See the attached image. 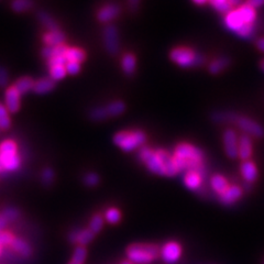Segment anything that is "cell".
<instances>
[{
    "label": "cell",
    "instance_id": "obj_1",
    "mask_svg": "<svg viewBox=\"0 0 264 264\" xmlns=\"http://www.w3.org/2000/svg\"><path fill=\"white\" fill-rule=\"evenodd\" d=\"M204 154L201 149L189 143H179L174 150V162L179 172L195 171L204 176Z\"/></svg>",
    "mask_w": 264,
    "mask_h": 264
},
{
    "label": "cell",
    "instance_id": "obj_2",
    "mask_svg": "<svg viewBox=\"0 0 264 264\" xmlns=\"http://www.w3.org/2000/svg\"><path fill=\"white\" fill-rule=\"evenodd\" d=\"M0 163L4 172H14L21 165V158L18 153V146L11 139L0 143Z\"/></svg>",
    "mask_w": 264,
    "mask_h": 264
},
{
    "label": "cell",
    "instance_id": "obj_3",
    "mask_svg": "<svg viewBox=\"0 0 264 264\" xmlns=\"http://www.w3.org/2000/svg\"><path fill=\"white\" fill-rule=\"evenodd\" d=\"M147 141V134L141 130L119 131L113 136V143L124 152H132Z\"/></svg>",
    "mask_w": 264,
    "mask_h": 264
},
{
    "label": "cell",
    "instance_id": "obj_4",
    "mask_svg": "<svg viewBox=\"0 0 264 264\" xmlns=\"http://www.w3.org/2000/svg\"><path fill=\"white\" fill-rule=\"evenodd\" d=\"M160 255V250L156 245L149 243H134L128 248L127 256L129 261L137 264L150 263Z\"/></svg>",
    "mask_w": 264,
    "mask_h": 264
},
{
    "label": "cell",
    "instance_id": "obj_5",
    "mask_svg": "<svg viewBox=\"0 0 264 264\" xmlns=\"http://www.w3.org/2000/svg\"><path fill=\"white\" fill-rule=\"evenodd\" d=\"M170 58L172 59V62L184 68L202 66L205 63V57L199 55L194 50L185 47L173 49L170 53Z\"/></svg>",
    "mask_w": 264,
    "mask_h": 264
},
{
    "label": "cell",
    "instance_id": "obj_6",
    "mask_svg": "<svg viewBox=\"0 0 264 264\" xmlns=\"http://www.w3.org/2000/svg\"><path fill=\"white\" fill-rule=\"evenodd\" d=\"M225 24L229 30L237 33L238 36L241 38L250 39L253 36V33H255V26L246 24L237 9H233L230 12L226 14Z\"/></svg>",
    "mask_w": 264,
    "mask_h": 264
},
{
    "label": "cell",
    "instance_id": "obj_7",
    "mask_svg": "<svg viewBox=\"0 0 264 264\" xmlns=\"http://www.w3.org/2000/svg\"><path fill=\"white\" fill-rule=\"evenodd\" d=\"M103 39L105 49L108 52L109 55H117L120 51V37H119V31L116 26L113 24H108L104 28Z\"/></svg>",
    "mask_w": 264,
    "mask_h": 264
},
{
    "label": "cell",
    "instance_id": "obj_8",
    "mask_svg": "<svg viewBox=\"0 0 264 264\" xmlns=\"http://www.w3.org/2000/svg\"><path fill=\"white\" fill-rule=\"evenodd\" d=\"M237 126L245 132V134H248L249 137H255V138H262L264 137V129L260 123L252 120V119L248 117H240L237 119L236 121Z\"/></svg>",
    "mask_w": 264,
    "mask_h": 264
},
{
    "label": "cell",
    "instance_id": "obj_9",
    "mask_svg": "<svg viewBox=\"0 0 264 264\" xmlns=\"http://www.w3.org/2000/svg\"><path fill=\"white\" fill-rule=\"evenodd\" d=\"M223 148L225 152L229 158H237L238 156V147H239V139L237 132L233 129H227L223 132L222 136Z\"/></svg>",
    "mask_w": 264,
    "mask_h": 264
},
{
    "label": "cell",
    "instance_id": "obj_10",
    "mask_svg": "<svg viewBox=\"0 0 264 264\" xmlns=\"http://www.w3.org/2000/svg\"><path fill=\"white\" fill-rule=\"evenodd\" d=\"M161 257L168 264H173L179 260L182 256V247L177 242H167L161 249Z\"/></svg>",
    "mask_w": 264,
    "mask_h": 264
},
{
    "label": "cell",
    "instance_id": "obj_11",
    "mask_svg": "<svg viewBox=\"0 0 264 264\" xmlns=\"http://www.w3.org/2000/svg\"><path fill=\"white\" fill-rule=\"evenodd\" d=\"M20 105H21V95L19 94L14 86L7 87L4 92V106L10 113H16L19 111Z\"/></svg>",
    "mask_w": 264,
    "mask_h": 264
},
{
    "label": "cell",
    "instance_id": "obj_12",
    "mask_svg": "<svg viewBox=\"0 0 264 264\" xmlns=\"http://www.w3.org/2000/svg\"><path fill=\"white\" fill-rule=\"evenodd\" d=\"M121 13V7L117 3H107L99 9L97 12V19L99 22L108 23L116 19Z\"/></svg>",
    "mask_w": 264,
    "mask_h": 264
},
{
    "label": "cell",
    "instance_id": "obj_13",
    "mask_svg": "<svg viewBox=\"0 0 264 264\" xmlns=\"http://www.w3.org/2000/svg\"><path fill=\"white\" fill-rule=\"evenodd\" d=\"M157 153H158V156L160 157L162 164H163L164 176L173 177L179 173L178 168L175 165V162H174L173 156H171V154L166 152L165 150H162V149H160V150H157Z\"/></svg>",
    "mask_w": 264,
    "mask_h": 264
},
{
    "label": "cell",
    "instance_id": "obj_14",
    "mask_svg": "<svg viewBox=\"0 0 264 264\" xmlns=\"http://www.w3.org/2000/svg\"><path fill=\"white\" fill-rule=\"evenodd\" d=\"M253 152V147H252V140L251 138L248 136V134H242V136L239 138V147H238V156L241 160L249 161V158H251Z\"/></svg>",
    "mask_w": 264,
    "mask_h": 264
},
{
    "label": "cell",
    "instance_id": "obj_15",
    "mask_svg": "<svg viewBox=\"0 0 264 264\" xmlns=\"http://www.w3.org/2000/svg\"><path fill=\"white\" fill-rule=\"evenodd\" d=\"M94 233L89 229H83V230H74L69 233V241L77 243L78 246H86L93 241Z\"/></svg>",
    "mask_w": 264,
    "mask_h": 264
},
{
    "label": "cell",
    "instance_id": "obj_16",
    "mask_svg": "<svg viewBox=\"0 0 264 264\" xmlns=\"http://www.w3.org/2000/svg\"><path fill=\"white\" fill-rule=\"evenodd\" d=\"M242 194L243 193L241 187H239L238 185H230L225 193L219 196V199H220V202L223 205H231V204L236 203L241 198Z\"/></svg>",
    "mask_w": 264,
    "mask_h": 264
},
{
    "label": "cell",
    "instance_id": "obj_17",
    "mask_svg": "<svg viewBox=\"0 0 264 264\" xmlns=\"http://www.w3.org/2000/svg\"><path fill=\"white\" fill-rule=\"evenodd\" d=\"M66 41L65 33L62 32L61 30L56 31H48L43 36V42L47 44V47H57L62 46Z\"/></svg>",
    "mask_w": 264,
    "mask_h": 264
},
{
    "label": "cell",
    "instance_id": "obj_18",
    "mask_svg": "<svg viewBox=\"0 0 264 264\" xmlns=\"http://www.w3.org/2000/svg\"><path fill=\"white\" fill-rule=\"evenodd\" d=\"M55 87V82L51 77H43L34 82L33 91L38 95H44L50 92H52Z\"/></svg>",
    "mask_w": 264,
    "mask_h": 264
},
{
    "label": "cell",
    "instance_id": "obj_19",
    "mask_svg": "<svg viewBox=\"0 0 264 264\" xmlns=\"http://www.w3.org/2000/svg\"><path fill=\"white\" fill-rule=\"evenodd\" d=\"M184 183L187 188L192 189V191H197L202 187L203 175L195 171H188L184 175Z\"/></svg>",
    "mask_w": 264,
    "mask_h": 264
},
{
    "label": "cell",
    "instance_id": "obj_20",
    "mask_svg": "<svg viewBox=\"0 0 264 264\" xmlns=\"http://www.w3.org/2000/svg\"><path fill=\"white\" fill-rule=\"evenodd\" d=\"M240 171L245 181L248 183H253L256 182V179L258 178V168L256 166V164L252 161H245L242 162L240 166Z\"/></svg>",
    "mask_w": 264,
    "mask_h": 264
},
{
    "label": "cell",
    "instance_id": "obj_21",
    "mask_svg": "<svg viewBox=\"0 0 264 264\" xmlns=\"http://www.w3.org/2000/svg\"><path fill=\"white\" fill-rule=\"evenodd\" d=\"M238 10L239 14L242 18L243 21L246 24H250V26H255L256 18H257V12L256 9H253L251 6H249L248 3H242L236 8Z\"/></svg>",
    "mask_w": 264,
    "mask_h": 264
},
{
    "label": "cell",
    "instance_id": "obj_22",
    "mask_svg": "<svg viewBox=\"0 0 264 264\" xmlns=\"http://www.w3.org/2000/svg\"><path fill=\"white\" fill-rule=\"evenodd\" d=\"M146 165L148 167V170L152 172L153 174H157V175L164 176V170H163V164L160 157L158 156L157 151H153L151 154V157L146 161Z\"/></svg>",
    "mask_w": 264,
    "mask_h": 264
},
{
    "label": "cell",
    "instance_id": "obj_23",
    "mask_svg": "<svg viewBox=\"0 0 264 264\" xmlns=\"http://www.w3.org/2000/svg\"><path fill=\"white\" fill-rule=\"evenodd\" d=\"M238 118V114L232 111H216L211 116V119L215 123H236Z\"/></svg>",
    "mask_w": 264,
    "mask_h": 264
},
{
    "label": "cell",
    "instance_id": "obj_24",
    "mask_svg": "<svg viewBox=\"0 0 264 264\" xmlns=\"http://www.w3.org/2000/svg\"><path fill=\"white\" fill-rule=\"evenodd\" d=\"M121 67L124 74L128 76H131L136 72L137 68V58L131 53L124 54L121 58Z\"/></svg>",
    "mask_w": 264,
    "mask_h": 264
},
{
    "label": "cell",
    "instance_id": "obj_25",
    "mask_svg": "<svg viewBox=\"0 0 264 264\" xmlns=\"http://www.w3.org/2000/svg\"><path fill=\"white\" fill-rule=\"evenodd\" d=\"M229 65H230V58L226 56L218 57L216 59L209 64L208 65V71L212 75H217V74H220L223 69H226Z\"/></svg>",
    "mask_w": 264,
    "mask_h": 264
},
{
    "label": "cell",
    "instance_id": "obj_26",
    "mask_svg": "<svg viewBox=\"0 0 264 264\" xmlns=\"http://www.w3.org/2000/svg\"><path fill=\"white\" fill-rule=\"evenodd\" d=\"M10 247L12 248V250L19 253V255H21L22 257H30L32 255L31 246H30L26 240H23V239L21 238H14Z\"/></svg>",
    "mask_w": 264,
    "mask_h": 264
},
{
    "label": "cell",
    "instance_id": "obj_27",
    "mask_svg": "<svg viewBox=\"0 0 264 264\" xmlns=\"http://www.w3.org/2000/svg\"><path fill=\"white\" fill-rule=\"evenodd\" d=\"M34 82L36 81H34L32 77L23 76V77H20L18 81H16V83L13 84V86L19 92V94L22 96V95L33 91Z\"/></svg>",
    "mask_w": 264,
    "mask_h": 264
},
{
    "label": "cell",
    "instance_id": "obj_28",
    "mask_svg": "<svg viewBox=\"0 0 264 264\" xmlns=\"http://www.w3.org/2000/svg\"><path fill=\"white\" fill-rule=\"evenodd\" d=\"M211 185L213 191H215L217 194H219V196L225 193L228 189V187L230 186L227 181V178L225 176L220 175V174H215V175L211 177Z\"/></svg>",
    "mask_w": 264,
    "mask_h": 264
},
{
    "label": "cell",
    "instance_id": "obj_29",
    "mask_svg": "<svg viewBox=\"0 0 264 264\" xmlns=\"http://www.w3.org/2000/svg\"><path fill=\"white\" fill-rule=\"evenodd\" d=\"M86 57V52L79 48H68L65 53V58L67 62H76L81 64L85 62Z\"/></svg>",
    "mask_w": 264,
    "mask_h": 264
},
{
    "label": "cell",
    "instance_id": "obj_30",
    "mask_svg": "<svg viewBox=\"0 0 264 264\" xmlns=\"http://www.w3.org/2000/svg\"><path fill=\"white\" fill-rule=\"evenodd\" d=\"M38 19L41 22L43 27H46L48 31H56L58 29V23L55 21L51 14L46 11H39L38 12Z\"/></svg>",
    "mask_w": 264,
    "mask_h": 264
},
{
    "label": "cell",
    "instance_id": "obj_31",
    "mask_svg": "<svg viewBox=\"0 0 264 264\" xmlns=\"http://www.w3.org/2000/svg\"><path fill=\"white\" fill-rule=\"evenodd\" d=\"M106 109L109 117H118L126 111V104L121 101H114L109 103Z\"/></svg>",
    "mask_w": 264,
    "mask_h": 264
},
{
    "label": "cell",
    "instance_id": "obj_32",
    "mask_svg": "<svg viewBox=\"0 0 264 264\" xmlns=\"http://www.w3.org/2000/svg\"><path fill=\"white\" fill-rule=\"evenodd\" d=\"M211 6L216 10V11L220 13H229L233 10V7L231 6L230 0H212L211 1Z\"/></svg>",
    "mask_w": 264,
    "mask_h": 264
},
{
    "label": "cell",
    "instance_id": "obj_33",
    "mask_svg": "<svg viewBox=\"0 0 264 264\" xmlns=\"http://www.w3.org/2000/svg\"><path fill=\"white\" fill-rule=\"evenodd\" d=\"M9 113L6 106L0 103V129L1 130H8L11 127V119Z\"/></svg>",
    "mask_w": 264,
    "mask_h": 264
},
{
    "label": "cell",
    "instance_id": "obj_34",
    "mask_svg": "<svg viewBox=\"0 0 264 264\" xmlns=\"http://www.w3.org/2000/svg\"><path fill=\"white\" fill-rule=\"evenodd\" d=\"M89 118H91V120L93 121H103L105 119H107L108 116V112H107V109L106 107H96V108H93L91 111L88 113Z\"/></svg>",
    "mask_w": 264,
    "mask_h": 264
},
{
    "label": "cell",
    "instance_id": "obj_35",
    "mask_svg": "<svg viewBox=\"0 0 264 264\" xmlns=\"http://www.w3.org/2000/svg\"><path fill=\"white\" fill-rule=\"evenodd\" d=\"M33 7V2L29 1V0H16L11 3V9L14 12L21 13L26 12Z\"/></svg>",
    "mask_w": 264,
    "mask_h": 264
},
{
    "label": "cell",
    "instance_id": "obj_36",
    "mask_svg": "<svg viewBox=\"0 0 264 264\" xmlns=\"http://www.w3.org/2000/svg\"><path fill=\"white\" fill-rule=\"evenodd\" d=\"M105 219H106L107 222L111 223V225H116V223L121 220V212L118 208H109L107 209L106 213H105Z\"/></svg>",
    "mask_w": 264,
    "mask_h": 264
},
{
    "label": "cell",
    "instance_id": "obj_37",
    "mask_svg": "<svg viewBox=\"0 0 264 264\" xmlns=\"http://www.w3.org/2000/svg\"><path fill=\"white\" fill-rule=\"evenodd\" d=\"M104 223H105L104 217L102 215H99V213H96V215L93 216L91 222H89V230H91L94 235L95 233L101 232L104 227Z\"/></svg>",
    "mask_w": 264,
    "mask_h": 264
},
{
    "label": "cell",
    "instance_id": "obj_38",
    "mask_svg": "<svg viewBox=\"0 0 264 264\" xmlns=\"http://www.w3.org/2000/svg\"><path fill=\"white\" fill-rule=\"evenodd\" d=\"M67 75L65 65H56L50 67V77H51L54 82L61 81L64 77Z\"/></svg>",
    "mask_w": 264,
    "mask_h": 264
},
{
    "label": "cell",
    "instance_id": "obj_39",
    "mask_svg": "<svg viewBox=\"0 0 264 264\" xmlns=\"http://www.w3.org/2000/svg\"><path fill=\"white\" fill-rule=\"evenodd\" d=\"M86 257H87L86 248L83 246H78L76 247L75 250H74L72 262L75 264H83L84 261L86 260Z\"/></svg>",
    "mask_w": 264,
    "mask_h": 264
},
{
    "label": "cell",
    "instance_id": "obj_40",
    "mask_svg": "<svg viewBox=\"0 0 264 264\" xmlns=\"http://www.w3.org/2000/svg\"><path fill=\"white\" fill-rule=\"evenodd\" d=\"M83 182L88 187H95L98 185L99 182H101V177H99L97 173L91 172V173L85 174V176H84L83 178Z\"/></svg>",
    "mask_w": 264,
    "mask_h": 264
},
{
    "label": "cell",
    "instance_id": "obj_41",
    "mask_svg": "<svg viewBox=\"0 0 264 264\" xmlns=\"http://www.w3.org/2000/svg\"><path fill=\"white\" fill-rule=\"evenodd\" d=\"M54 177H55V174H54V171L52 168L46 167L42 171L41 174V181L44 186H50L51 184L54 182Z\"/></svg>",
    "mask_w": 264,
    "mask_h": 264
},
{
    "label": "cell",
    "instance_id": "obj_42",
    "mask_svg": "<svg viewBox=\"0 0 264 264\" xmlns=\"http://www.w3.org/2000/svg\"><path fill=\"white\" fill-rule=\"evenodd\" d=\"M2 215L7 218V220L9 222L17 220V219L20 217V211L16 207H7L3 209V211L1 212Z\"/></svg>",
    "mask_w": 264,
    "mask_h": 264
},
{
    "label": "cell",
    "instance_id": "obj_43",
    "mask_svg": "<svg viewBox=\"0 0 264 264\" xmlns=\"http://www.w3.org/2000/svg\"><path fill=\"white\" fill-rule=\"evenodd\" d=\"M13 239L14 237L12 236V233H10L8 231H1L0 232V246L1 247L11 246Z\"/></svg>",
    "mask_w": 264,
    "mask_h": 264
},
{
    "label": "cell",
    "instance_id": "obj_44",
    "mask_svg": "<svg viewBox=\"0 0 264 264\" xmlns=\"http://www.w3.org/2000/svg\"><path fill=\"white\" fill-rule=\"evenodd\" d=\"M65 69L69 75H77L81 72V64L76 62H66Z\"/></svg>",
    "mask_w": 264,
    "mask_h": 264
},
{
    "label": "cell",
    "instance_id": "obj_45",
    "mask_svg": "<svg viewBox=\"0 0 264 264\" xmlns=\"http://www.w3.org/2000/svg\"><path fill=\"white\" fill-rule=\"evenodd\" d=\"M9 73L3 66H0V88L8 87Z\"/></svg>",
    "mask_w": 264,
    "mask_h": 264
},
{
    "label": "cell",
    "instance_id": "obj_46",
    "mask_svg": "<svg viewBox=\"0 0 264 264\" xmlns=\"http://www.w3.org/2000/svg\"><path fill=\"white\" fill-rule=\"evenodd\" d=\"M66 62L67 61H66L65 56H54L48 61V66L50 68V67L56 66V65H65Z\"/></svg>",
    "mask_w": 264,
    "mask_h": 264
},
{
    "label": "cell",
    "instance_id": "obj_47",
    "mask_svg": "<svg viewBox=\"0 0 264 264\" xmlns=\"http://www.w3.org/2000/svg\"><path fill=\"white\" fill-rule=\"evenodd\" d=\"M152 153H153L152 149L148 147H143L140 149V151H139V158H140L143 163H146V161L151 157Z\"/></svg>",
    "mask_w": 264,
    "mask_h": 264
},
{
    "label": "cell",
    "instance_id": "obj_48",
    "mask_svg": "<svg viewBox=\"0 0 264 264\" xmlns=\"http://www.w3.org/2000/svg\"><path fill=\"white\" fill-rule=\"evenodd\" d=\"M42 56L46 59H51L53 57V47H44L41 51Z\"/></svg>",
    "mask_w": 264,
    "mask_h": 264
},
{
    "label": "cell",
    "instance_id": "obj_49",
    "mask_svg": "<svg viewBox=\"0 0 264 264\" xmlns=\"http://www.w3.org/2000/svg\"><path fill=\"white\" fill-rule=\"evenodd\" d=\"M249 6H251L253 9H257L259 7L264 6V0H250L247 2Z\"/></svg>",
    "mask_w": 264,
    "mask_h": 264
},
{
    "label": "cell",
    "instance_id": "obj_50",
    "mask_svg": "<svg viewBox=\"0 0 264 264\" xmlns=\"http://www.w3.org/2000/svg\"><path fill=\"white\" fill-rule=\"evenodd\" d=\"M8 223H9V221L7 220V218L4 217L2 213H0V232L4 231L3 229L8 226Z\"/></svg>",
    "mask_w": 264,
    "mask_h": 264
},
{
    "label": "cell",
    "instance_id": "obj_51",
    "mask_svg": "<svg viewBox=\"0 0 264 264\" xmlns=\"http://www.w3.org/2000/svg\"><path fill=\"white\" fill-rule=\"evenodd\" d=\"M257 48L264 53V38H260L257 41Z\"/></svg>",
    "mask_w": 264,
    "mask_h": 264
},
{
    "label": "cell",
    "instance_id": "obj_52",
    "mask_svg": "<svg viewBox=\"0 0 264 264\" xmlns=\"http://www.w3.org/2000/svg\"><path fill=\"white\" fill-rule=\"evenodd\" d=\"M129 4H130V6H139V4H140V2H139V1H130V2H129Z\"/></svg>",
    "mask_w": 264,
    "mask_h": 264
},
{
    "label": "cell",
    "instance_id": "obj_53",
    "mask_svg": "<svg viewBox=\"0 0 264 264\" xmlns=\"http://www.w3.org/2000/svg\"><path fill=\"white\" fill-rule=\"evenodd\" d=\"M194 3H196V4H205L206 1H197V0H195V1H194Z\"/></svg>",
    "mask_w": 264,
    "mask_h": 264
},
{
    "label": "cell",
    "instance_id": "obj_54",
    "mask_svg": "<svg viewBox=\"0 0 264 264\" xmlns=\"http://www.w3.org/2000/svg\"><path fill=\"white\" fill-rule=\"evenodd\" d=\"M260 67H261V69H262V71L264 72V59H262V61H261V63H260Z\"/></svg>",
    "mask_w": 264,
    "mask_h": 264
},
{
    "label": "cell",
    "instance_id": "obj_55",
    "mask_svg": "<svg viewBox=\"0 0 264 264\" xmlns=\"http://www.w3.org/2000/svg\"><path fill=\"white\" fill-rule=\"evenodd\" d=\"M4 170H3V167H2V164L0 163V173H3Z\"/></svg>",
    "mask_w": 264,
    "mask_h": 264
},
{
    "label": "cell",
    "instance_id": "obj_56",
    "mask_svg": "<svg viewBox=\"0 0 264 264\" xmlns=\"http://www.w3.org/2000/svg\"><path fill=\"white\" fill-rule=\"evenodd\" d=\"M121 264H133V263L130 261H123Z\"/></svg>",
    "mask_w": 264,
    "mask_h": 264
},
{
    "label": "cell",
    "instance_id": "obj_57",
    "mask_svg": "<svg viewBox=\"0 0 264 264\" xmlns=\"http://www.w3.org/2000/svg\"><path fill=\"white\" fill-rule=\"evenodd\" d=\"M1 253H2V247L0 246V256H1Z\"/></svg>",
    "mask_w": 264,
    "mask_h": 264
},
{
    "label": "cell",
    "instance_id": "obj_58",
    "mask_svg": "<svg viewBox=\"0 0 264 264\" xmlns=\"http://www.w3.org/2000/svg\"><path fill=\"white\" fill-rule=\"evenodd\" d=\"M69 264H75V263H73V262H71V263H69Z\"/></svg>",
    "mask_w": 264,
    "mask_h": 264
},
{
    "label": "cell",
    "instance_id": "obj_59",
    "mask_svg": "<svg viewBox=\"0 0 264 264\" xmlns=\"http://www.w3.org/2000/svg\"><path fill=\"white\" fill-rule=\"evenodd\" d=\"M0 131H1V129H0Z\"/></svg>",
    "mask_w": 264,
    "mask_h": 264
}]
</instances>
